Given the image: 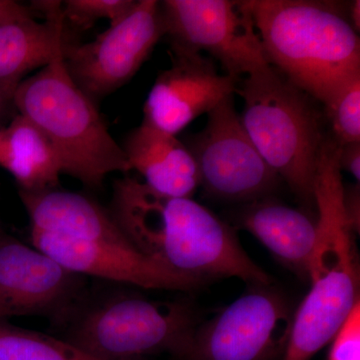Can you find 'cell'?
<instances>
[{"label":"cell","instance_id":"1","mask_svg":"<svg viewBox=\"0 0 360 360\" xmlns=\"http://www.w3.org/2000/svg\"><path fill=\"white\" fill-rule=\"evenodd\" d=\"M110 213L135 248L175 271L203 279L236 277L250 285L272 283L231 225L193 198L161 195L124 177L113 186Z\"/></svg>","mask_w":360,"mask_h":360},{"label":"cell","instance_id":"2","mask_svg":"<svg viewBox=\"0 0 360 360\" xmlns=\"http://www.w3.org/2000/svg\"><path fill=\"white\" fill-rule=\"evenodd\" d=\"M340 148L326 136L315 181L317 240L309 269L310 288L295 311L283 360L311 359L360 302L357 234L343 210Z\"/></svg>","mask_w":360,"mask_h":360},{"label":"cell","instance_id":"3","mask_svg":"<svg viewBox=\"0 0 360 360\" xmlns=\"http://www.w3.org/2000/svg\"><path fill=\"white\" fill-rule=\"evenodd\" d=\"M269 65L323 104L360 73V40L347 4L319 0H245Z\"/></svg>","mask_w":360,"mask_h":360},{"label":"cell","instance_id":"4","mask_svg":"<svg viewBox=\"0 0 360 360\" xmlns=\"http://www.w3.org/2000/svg\"><path fill=\"white\" fill-rule=\"evenodd\" d=\"M13 105L51 142L63 174L99 187L108 175L130 172L122 146L111 136L96 101L70 77L63 52L18 85Z\"/></svg>","mask_w":360,"mask_h":360},{"label":"cell","instance_id":"5","mask_svg":"<svg viewBox=\"0 0 360 360\" xmlns=\"http://www.w3.org/2000/svg\"><path fill=\"white\" fill-rule=\"evenodd\" d=\"M236 92L243 101L241 123L255 148L305 210L314 213L326 139L314 99L271 66L241 79Z\"/></svg>","mask_w":360,"mask_h":360},{"label":"cell","instance_id":"6","mask_svg":"<svg viewBox=\"0 0 360 360\" xmlns=\"http://www.w3.org/2000/svg\"><path fill=\"white\" fill-rule=\"evenodd\" d=\"M196 324L186 303L120 296L80 315L65 340L103 360H139L160 352L181 359Z\"/></svg>","mask_w":360,"mask_h":360},{"label":"cell","instance_id":"7","mask_svg":"<svg viewBox=\"0 0 360 360\" xmlns=\"http://www.w3.org/2000/svg\"><path fill=\"white\" fill-rule=\"evenodd\" d=\"M295 311L270 284H252L212 319L196 324L181 359H272L288 347Z\"/></svg>","mask_w":360,"mask_h":360},{"label":"cell","instance_id":"8","mask_svg":"<svg viewBox=\"0 0 360 360\" xmlns=\"http://www.w3.org/2000/svg\"><path fill=\"white\" fill-rule=\"evenodd\" d=\"M184 143L195 161L200 186L213 198L245 205L278 187L281 179L246 134L233 96L210 111L203 129Z\"/></svg>","mask_w":360,"mask_h":360},{"label":"cell","instance_id":"9","mask_svg":"<svg viewBox=\"0 0 360 360\" xmlns=\"http://www.w3.org/2000/svg\"><path fill=\"white\" fill-rule=\"evenodd\" d=\"M160 9L170 46L206 52L238 82L269 68L243 1L165 0Z\"/></svg>","mask_w":360,"mask_h":360},{"label":"cell","instance_id":"10","mask_svg":"<svg viewBox=\"0 0 360 360\" xmlns=\"http://www.w3.org/2000/svg\"><path fill=\"white\" fill-rule=\"evenodd\" d=\"M165 35L160 1L139 0L96 39L66 45L63 61L75 84L96 101L127 84Z\"/></svg>","mask_w":360,"mask_h":360},{"label":"cell","instance_id":"11","mask_svg":"<svg viewBox=\"0 0 360 360\" xmlns=\"http://www.w3.org/2000/svg\"><path fill=\"white\" fill-rule=\"evenodd\" d=\"M80 276L8 236H0V322L13 317L65 319L82 288Z\"/></svg>","mask_w":360,"mask_h":360},{"label":"cell","instance_id":"12","mask_svg":"<svg viewBox=\"0 0 360 360\" xmlns=\"http://www.w3.org/2000/svg\"><path fill=\"white\" fill-rule=\"evenodd\" d=\"M32 245L77 276H89L146 290L187 291L205 279L175 271L131 243L82 240L32 229Z\"/></svg>","mask_w":360,"mask_h":360},{"label":"cell","instance_id":"13","mask_svg":"<svg viewBox=\"0 0 360 360\" xmlns=\"http://www.w3.org/2000/svg\"><path fill=\"white\" fill-rule=\"evenodd\" d=\"M172 63L156 78L144 104L143 122L175 135L238 90V80L220 75L201 53L170 46Z\"/></svg>","mask_w":360,"mask_h":360},{"label":"cell","instance_id":"14","mask_svg":"<svg viewBox=\"0 0 360 360\" xmlns=\"http://www.w3.org/2000/svg\"><path fill=\"white\" fill-rule=\"evenodd\" d=\"M236 222L258 239L277 262L302 281H309L317 240L316 215L267 196L245 203Z\"/></svg>","mask_w":360,"mask_h":360},{"label":"cell","instance_id":"15","mask_svg":"<svg viewBox=\"0 0 360 360\" xmlns=\"http://www.w3.org/2000/svg\"><path fill=\"white\" fill-rule=\"evenodd\" d=\"M44 22L30 18L0 26V85L18 87L28 73L49 65L70 44L60 1H35Z\"/></svg>","mask_w":360,"mask_h":360},{"label":"cell","instance_id":"16","mask_svg":"<svg viewBox=\"0 0 360 360\" xmlns=\"http://www.w3.org/2000/svg\"><path fill=\"white\" fill-rule=\"evenodd\" d=\"M130 170L143 177V184L161 195L193 198L200 186L193 155L184 141L142 122L122 146Z\"/></svg>","mask_w":360,"mask_h":360},{"label":"cell","instance_id":"17","mask_svg":"<svg viewBox=\"0 0 360 360\" xmlns=\"http://www.w3.org/2000/svg\"><path fill=\"white\" fill-rule=\"evenodd\" d=\"M20 196L32 229L82 240L131 243L110 212L82 194L51 189L20 191Z\"/></svg>","mask_w":360,"mask_h":360},{"label":"cell","instance_id":"18","mask_svg":"<svg viewBox=\"0 0 360 360\" xmlns=\"http://www.w3.org/2000/svg\"><path fill=\"white\" fill-rule=\"evenodd\" d=\"M0 167L26 193L56 189L63 174L60 158L39 127L18 115L0 127Z\"/></svg>","mask_w":360,"mask_h":360},{"label":"cell","instance_id":"19","mask_svg":"<svg viewBox=\"0 0 360 360\" xmlns=\"http://www.w3.org/2000/svg\"><path fill=\"white\" fill-rule=\"evenodd\" d=\"M0 360H103L70 341L0 322Z\"/></svg>","mask_w":360,"mask_h":360},{"label":"cell","instance_id":"20","mask_svg":"<svg viewBox=\"0 0 360 360\" xmlns=\"http://www.w3.org/2000/svg\"><path fill=\"white\" fill-rule=\"evenodd\" d=\"M333 137L340 146L360 141V73L347 79L323 103Z\"/></svg>","mask_w":360,"mask_h":360},{"label":"cell","instance_id":"21","mask_svg":"<svg viewBox=\"0 0 360 360\" xmlns=\"http://www.w3.org/2000/svg\"><path fill=\"white\" fill-rule=\"evenodd\" d=\"M135 0H68L61 4L65 22L80 28L91 27L96 21L122 20L131 11Z\"/></svg>","mask_w":360,"mask_h":360},{"label":"cell","instance_id":"22","mask_svg":"<svg viewBox=\"0 0 360 360\" xmlns=\"http://www.w3.org/2000/svg\"><path fill=\"white\" fill-rule=\"evenodd\" d=\"M328 360H360V302L331 340Z\"/></svg>","mask_w":360,"mask_h":360},{"label":"cell","instance_id":"23","mask_svg":"<svg viewBox=\"0 0 360 360\" xmlns=\"http://www.w3.org/2000/svg\"><path fill=\"white\" fill-rule=\"evenodd\" d=\"M37 11L13 0H0V26L35 18Z\"/></svg>","mask_w":360,"mask_h":360},{"label":"cell","instance_id":"24","mask_svg":"<svg viewBox=\"0 0 360 360\" xmlns=\"http://www.w3.org/2000/svg\"><path fill=\"white\" fill-rule=\"evenodd\" d=\"M343 210L348 224L359 236L360 231V189L359 184L343 186Z\"/></svg>","mask_w":360,"mask_h":360},{"label":"cell","instance_id":"25","mask_svg":"<svg viewBox=\"0 0 360 360\" xmlns=\"http://www.w3.org/2000/svg\"><path fill=\"white\" fill-rule=\"evenodd\" d=\"M341 170H345L359 184L360 180V141L345 144L340 148L338 156Z\"/></svg>","mask_w":360,"mask_h":360},{"label":"cell","instance_id":"26","mask_svg":"<svg viewBox=\"0 0 360 360\" xmlns=\"http://www.w3.org/2000/svg\"><path fill=\"white\" fill-rule=\"evenodd\" d=\"M16 87L0 85V123L6 115L9 108H13V94Z\"/></svg>","mask_w":360,"mask_h":360},{"label":"cell","instance_id":"27","mask_svg":"<svg viewBox=\"0 0 360 360\" xmlns=\"http://www.w3.org/2000/svg\"><path fill=\"white\" fill-rule=\"evenodd\" d=\"M347 18L354 30L357 33L360 28V1L354 0L347 4Z\"/></svg>","mask_w":360,"mask_h":360}]
</instances>
